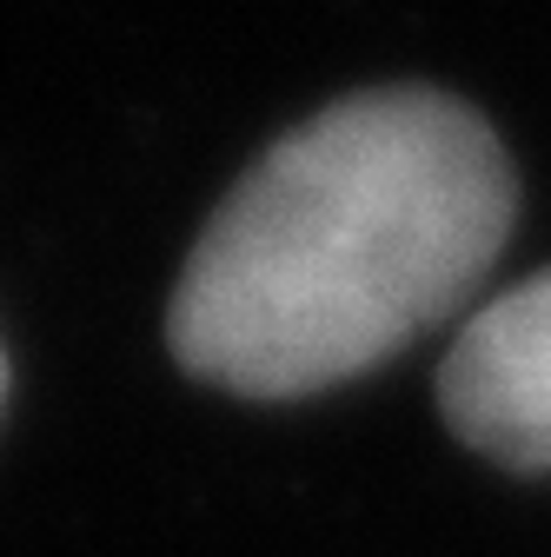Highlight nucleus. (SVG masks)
<instances>
[{
  "label": "nucleus",
  "instance_id": "1",
  "mask_svg": "<svg viewBox=\"0 0 551 557\" xmlns=\"http://www.w3.org/2000/svg\"><path fill=\"white\" fill-rule=\"evenodd\" d=\"M518 186L472 107L379 87L286 133L199 233L173 352L246 398L359 379L458 312L512 239Z\"/></svg>",
  "mask_w": 551,
  "mask_h": 557
},
{
  "label": "nucleus",
  "instance_id": "2",
  "mask_svg": "<svg viewBox=\"0 0 551 557\" xmlns=\"http://www.w3.org/2000/svg\"><path fill=\"white\" fill-rule=\"evenodd\" d=\"M452 432L512 471H551V272L478 306L439 366Z\"/></svg>",
  "mask_w": 551,
  "mask_h": 557
},
{
  "label": "nucleus",
  "instance_id": "3",
  "mask_svg": "<svg viewBox=\"0 0 551 557\" xmlns=\"http://www.w3.org/2000/svg\"><path fill=\"white\" fill-rule=\"evenodd\" d=\"M0 392H8V366H0Z\"/></svg>",
  "mask_w": 551,
  "mask_h": 557
}]
</instances>
